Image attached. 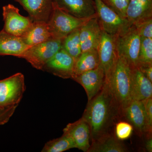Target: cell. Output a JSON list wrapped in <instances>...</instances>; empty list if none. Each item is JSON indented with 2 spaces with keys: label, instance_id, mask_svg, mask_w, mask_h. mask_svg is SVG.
Returning <instances> with one entry per match:
<instances>
[{
  "label": "cell",
  "instance_id": "obj_18",
  "mask_svg": "<svg viewBox=\"0 0 152 152\" xmlns=\"http://www.w3.org/2000/svg\"><path fill=\"white\" fill-rule=\"evenodd\" d=\"M21 38L0 31V56H11L20 58L30 48Z\"/></svg>",
  "mask_w": 152,
  "mask_h": 152
},
{
  "label": "cell",
  "instance_id": "obj_14",
  "mask_svg": "<svg viewBox=\"0 0 152 152\" xmlns=\"http://www.w3.org/2000/svg\"><path fill=\"white\" fill-rule=\"evenodd\" d=\"M27 12L33 22L48 23L53 8V0H15Z\"/></svg>",
  "mask_w": 152,
  "mask_h": 152
},
{
  "label": "cell",
  "instance_id": "obj_6",
  "mask_svg": "<svg viewBox=\"0 0 152 152\" xmlns=\"http://www.w3.org/2000/svg\"><path fill=\"white\" fill-rule=\"evenodd\" d=\"M61 39L52 38L30 47L19 58L24 59L33 67L42 70L45 65L62 48Z\"/></svg>",
  "mask_w": 152,
  "mask_h": 152
},
{
  "label": "cell",
  "instance_id": "obj_29",
  "mask_svg": "<svg viewBox=\"0 0 152 152\" xmlns=\"http://www.w3.org/2000/svg\"><path fill=\"white\" fill-rule=\"evenodd\" d=\"M143 101L145 112L147 132L151 133L152 128V99L149 98Z\"/></svg>",
  "mask_w": 152,
  "mask_h": 152
},
{
  "label": "cell",
  "instance_id": "obj_2",
  "mask_svg": "<svg viewBox=\"0 0 152 152\" xmlns=\"http://www.w3.org/2000/svg\"><path fill=\"white\" fill-rule=\"evenodd\" d=\"M132 69L124 58L118 56L111 73L105 80L112 96L122 110L131 101Z\"/></svg>",
  "mask_w": 152,
  "mask_h": 152
},
{
  "label": "cell",
  "instance_id": "obj_9",
  "mask_svg": "<svg viewBox=\"0 0 152 152\" xmlns=\"http://www.w3.org/2000/svg\"><path fill=\"white\" fill-rule=\"evenodd\" d=\"M97 50L99 59V66L103 69L106 80L111 73L118 57L114 37L102 31Z\"/></svg>",
  "mask_w": 152,
  "mask_h": 152
},
{
  "label": "cell",
  "instance_id": "obj_3",
  "mask_svg": "<svg viewBox=\"0 0 152 152\" xmlns=\"http://www.w3.org/2000/svg\"><path fill=\"white\" fill-rule=\"evenodd\" d=\"M91 18H76L53 4V11L47 23L52 37L63 39L74 30L80 28Z\"/></svg>",
  "mask_w": 152,
  "mask_h": 152
},
{
  "label": "cell",
  "instance_id": "obj_28",
  "mask_svg": "<svg viewBox=\"0 0 152 152\" xmlns=\"http://www.w3.org/2000/svg\"><path fill=\"white\" fill-rule=\"evenodd\" d=\"M134 25L141 37L152 39V18L141 21Z\"/></svg>",
  "mask_w": 152,
  "mask_h": 152
},
{
  "label": "cell",
  "instance_id": "obj_17",
  "mask_svg": "<svg viewBox=\"0 0 152 152\" xmlns=\"http://www.w3.org/2000/svg\"><path fill=\"white\" fill-rule=\"evenodd\" d=\"M126 119L140 134L147 132L145 112L143 101L132 100L123 109Z\"/></svg>",
  "mask_w": 152,
  "mask_h": 152
},
{
  "label": "cell",
  "instance_id": "obj_11",
  "mask_svg": "<svg viewBox=\"0 0 152 152\" xmlns=\"http://www.w3.org/2000/svg\"><path fill=\"white\" fill-rule=\"evenodd\" d=\"M57 7L80 19L96 16L94 0H53Z\"/></svg>",
  "mask_w": 152,
  "mask_h": 152
},
{
  "label": "cell",
  "instance_id": "obj_30",
  "mask_svg": "<svg viewBox=\"0 0 152 152\" xmlns=\"http://www.w3.org/2000/svg\"><path fill=\"white\" fill-rule=\"evenodd\" d=\"M18 106L0 107V126L6 124L12 116Z\"/></svg>",
  "mask_w": 152,
  "mask_h": 152
},
{
  "label": "cell",
  "instance_id": "obj_21",
  "mask_svg": "<svg viewBox=\"0 0 152 152\" xmlns=\"http://www.w3.org/2000/svg\"><path fill=\"white\" fill-rule=\"evenodd\" d=\"M126 146L119 140L113 135H106L93 142L87 152H125Z\"/></svg>",
  "mask_w": 152,
  "mask_h": 152
},
{
  "label": "cell",
  "instance_id": "obj_27",
  "mask_svg": "<svg viewBox=\"0 0 152 152\" xmlns=\"http://www.w3.org/2000/svg\"><path fill=\"white\" fill-rule=\"evenodd\" d=\"M133 131L132 125L126 122H120L116 125V137L119 140H124L131 137Z\"/></svg>",
  "mask_w": 152,
  "mask_h": 152
},
{
  "label": "cell",
  "instance_id": "obj_7",
  "mask_svg": "<svg viewBox=\"0 0 152 152\" xmlns=\"http://www.w3.org/2000/svg\"><path fill=\"white\" fill-rule=\"evenodd\" d=\"M26 90L25 77L21 73L0 80V107L18 106Z\"/></svg>",
  "mask_w": 152,
  "mask_h": 152
},
{
  "label": "cell",
  "instance_id": "obj_13",
  "mask_svg": "<svg viewBox=\"0 0 152 152\" xmlns=\"http://www.w3.org/2000/svg\"><path fill=\"white\" fill-rule=\"evenodd\" d=\"M102 32L97 16L88 20L80 28L82 53L97 49Z\"/></svg>",
  "mask_w": 152,
  "mask_h": 152
},
{
  "label": "cell",
  "instance_id": "obj_31",
  "mask_svg": "<svg viewBox=\"0 0 152 152\" xmlns=\"http://www.w3.org/2000/svg\"><path fill=\"white\" fill-rule=\"evenodd\" d=\"M138 68L144 75L152 82V66H141Z\"/></svg>",
  "mask_w": 152,
  "mask_h": 152
},
{
  "label": "cell",
  "instance_id": "obj_26",
  "mask_svg": "<svg viewBox=\"0 0 152 152\" xmlns=\"http://www.w3.org/2000/svg\"><path fill=\"white\" fill-rule=\"evenodd\" d=\"M105 4L124 18L126 19V10L130 0H102Z\"/></svg>",
  "mask_w": 152,
  "mask_h": 152
},
{
  "label": "cell",
  "instance_id": "obj_1",
  "mask_svg": "<svg viewBox=\"0 0 152 152\" xmlns=\"http://www.w3.org/2000/svg\"><path fill=\"white\" fill-rule=\"evenodd\" d=\"M118 108L119 107L105 82L99 92L88 101L82 118L89 126L93 142L108 134L109 128Z\"/></svg>",
  "mask_w": 152,
  "mask_h": 152
},
{
  "label": "cell",
  "instance_id": "obj_25",
  "mask_svg": "<svg viewBox=\"0 0 152 152\" xmlns=\"http://www.w3.org/2000/svg\"><path fill=\"white\" fill-rule=\"evenodd\" d=\"M141 38L138 67L152 66V39Z\"/></svg>",
  "mask_w": 152,
  "mask_h": 152
},
{
  "label": "cell",
  "instance_id": "obj_5",
  "mask_svg": "<svg viewBox=\"0 0 152 152\" xmlns=\"http://www.w3.org/2000/svg\"><path fill=\"white\" fill-rule=\"evenodd\" d=\"M98 22L103 31L116 37L131 26L124 18L106 5L102 0H94Z\"/></svg>",
  "mask_w": 152,
  "mask_h": 152
},
{
  "label": "cell",
  "instance_id": "obj_22",
  "mask_svg": "<svg viewBox=\"0 0 152 152\" xmlns=\"http://www.w3.org/2000/svg\"><path fill=\"white\" fill-rule=\"evenodd\" d=\"M99 65V59L97 50L83 52L75 60L74 77L94 69Z\"/></svg>",
  "mask_w": 152,
  "mask_h": 152
},
{
  "label": "cell",
  "instance_id": "obj_16",
  "mask_svg": "<svg viewBox=\"0 0 152 152\" xmlns=\"http://www.w3.org/2000/svg\"><path fill=\"white\" fill-rule=\"evenodd\" d=\"M152 82L138 67L132 69L131 100L143 101L152 98Z\"/></svg>",
  "mask_w": 152,
  "mask_h": 152
},
{
  "label": "cell",
  "instance_id": "obj_12",
  "mask_svg": "<svg viewBox=\"0 0 152 152\" xmlns=\"http://www.w3.org/2000/svg\"><path fill=\"white\" fill-rule=\"evenodd\" d=\"M72 79L83 87L89 101L102 90L105 82V76L99 66L94 69L74 76Z\"/></svg>",
  "mask_w": 152,
  "mask_h": 152
},
{
  "label": "cell",
  "instance_id": "obj_23",
  "mask_svg": "<svg viewBox=\"0 0 152 152\" xmlns=\"http://www.w3.org/2000/svg\"><path fill=\"white\" fill-rule=\"evenodd\" d=\"M76 148L72 138L66 133L58 138L49 141L45 144L42 152H63Z\"/></svg>",
  "mask_w": 152,
  "mask_h": 152
},
{
  "label": "cell",
  "instance_id": "obj_10",
  "mask_svg": "<svg viewBox=\"0 0 152 152\" xmlns=\"http://www.w3.org/2000/svg\"><path fill=\"white\" fill-rule=\"evenodd\" d=\"M75 64L73 58L61 48L45 65L42 70L62 78L72 79Z\"/></svg>",
  "mask_w": 152,
  "mask_h": 152
},
{
  "label": "cell",
  "instance_id": "obj_4",
  "mask_svg": "<svg viewBox=\"0 0 152 152\" xmlns=\"http://www.w3.org/2000/svg\"><path fill=\"white\" fill-rule=\"evenodd\" d=\"M114 38L118 56L124 58L132 69L138 67L141 38L135 26Z\"/></svg>",
  "mask_w": 152,
  "mask_h": 152
},
{
  "label": "cell",
  "instance_id": "obj_8",
  "mask_svg": "<svg viewBox=\"0 0 152 152\" xmlns=\"http://www.w3.org/2000/svg\"><path fill=\"white\" fill-rule=\"evenodd\" d=\"M3 20L4 26L3 30L10 34L21 37L33 24L29 17L22 16L18 8L9 4L3 7Z\"/></svg>",
  "mask_w": 152,
  "mask_h": 152
},
{
  "label": "cell",
  "instance_id": "obj_19",
  "mask_svg": "<svg viewBox=\"0 0 152 152\" xmlns=\"http://www.w3.org/2000/svg\"><path fill=\"white\" fill-rule=\"evenodd\" d=\"M150 18H152V0H130L126 19L130 26Z\"/></svg>",
  "mask_w": 152,
  "mask_h": 152
},
{
  "label": "cell",
  "instance_id": "obj_32",
  "mask_svg": "<svg viewBox=\"0 0 152 152\" xmlns=\"http://www.w3.org/2000/svg\"><path fill=\"white\" fill-rule=\"evenodd\" d=\"M145 148L148 152H152V140L151 138L147 140L145 143Z\"/></svg>",
  "mask_w": 152,
  "mask_h": 152
},
{
  "label": "cell",
  "instance_id": "obj_24",
  "mask_svg": "<svg viewBox=\"0 0 152 152\" xmlns=\"http://www.w3.org/2000/svg\"><path fill=\"white\" fill-rule=\"evenodd\" d=\"M79 34L80 28L74 30L62 41V48L75 60L82 53Z\"/></svg>",
  "mask_w": 152,
  "mask_h": 152
},
{
  "label": "cell",
  "instance_id": "obj_15",
  "mask_svg": "<svg viewBox=\"0 0 152 152\" xmlns=\"http://www.w3.org/2000/svg\"><path fill=\"white\" fill-rule=\"evenodd\" d=\"M73 140L76 148L85 152H88L91 145L89 126L82 118L77 121L68 124L63 130Z\"/></svg>",
  "mask_w": 152,
  "mask_h": 152
},
{
  "label": "cell",
  "instance_id": "obj_20",
  "mask_svg": "<svg viewBox=\"0 0 152 152\" xmlns=\"http://www.w3.org/2000/svg\"><path fill=\"white\" fill-rule=\"evenodd\" d=\"M21 38L23 42L30 47L53 38L48 23L45 22H33L29 29Z\"/></svg>",
  "mask_w": 152,
  "mask_h": 152
}]
</instances>
